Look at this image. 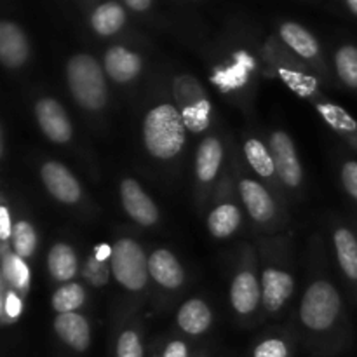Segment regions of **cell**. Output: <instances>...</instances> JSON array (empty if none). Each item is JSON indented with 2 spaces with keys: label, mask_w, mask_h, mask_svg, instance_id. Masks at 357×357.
<instances>
[{
  "label": "cell",
  "mask_w": 357,
  "mask_h": 357,
  "mask_svg": "<svg viewBox=\"0 0 357 357\" xmlns=\"http://www.w3.org/2000/svg\"><path fill=\"white\" fill-rule=\"evenodd\" d=\"M300 324L319 354L337 351L335 328L342 317V298L337 286L328 279H316L305 288L300 302Z\"/></svg>",
  "instance_id": "cell-1"
},
{
  "label": "cell",
  "mask_w": 357,
  "mask_h": 357,
  "mask_svg": "<svg viewBox=\"0 0 357 357\" xmlns=\"http://www.w3.org/2000/svg\"><path fill=\"white\" fill-rule=\"evenodd\" d=\"M187 142V126L176 105L160 103L150 108L143 119V145L157 160L178 157Z\"/></svg>",
  "instance_id": "cell-2"
},
{
  "label": "cell",
  "mask_w": 357,
  "mask_h": 357,
  "mask_svg": "<svg viewBox=\"0 0 357 357\" xmlns=\"http://www.w3.org/2000/svg\"><path fill=\"white\" fill-rule=\"evenodd\" d=\"M66 86L80 108L87 112L103 110L108 101L105 68L94 56L80 52L66 63Z\"/></svg>",
  "instance_id": "cell-3"
},
{
  "label": "cell",
  "mask_w": 357,
  "mask_h": 357,
  "mask_svg": "<svg viewBox=\"0 0 357 357\" xmlns=\"http://www.w3.org/2000/svg\"><path fill=\"white\" fill-rule=\"evenodd\" d=\"M112 275L124 289L138 293L145 289L150 279L149 257L142 244L131 237H122L115 241L110 250Z\"/></svg>",
  "instance_id": "cell-4"
},
{
  "label": "cell",
  "mask_w": 357,
  "mask_h": 357,
  "mask_svg": "<svg viewBox=\"0 0 357 357\" xmlns=\"http://www.w3.org/2000/svg\"><path fill=\"white\" fill-rule=\"evenodd\" d=\"M173 96L187 131L204 132L211 122V101L199 80L192 75H178L173 80Z\"/></svg>",
  "instance_id": "cell-5"
},
{
  "label": "cell",
  "mask_w": 357,
  "mask_h": 357,
  "mask_svg": "<svg viewBox=\"0 0 357 357\" xmlns=\"http://www.w3.org/2000/svg\"><path fill=\"white\" fill-rule=\"evenodd\" d=\"M268 149L274 157L279 180L288 188H298L303 181V169L291 136L284 131H274L268 138Z\"/></svg>",
  "instance_id": "cell-6"
},
{
  "label": "cell",
  "mask_w": 357,
  "mask_h": 357,
  "mask_svg": "<svg viewBox=\"0 0 357 357\" xmlns=\"http://www.w3.org/2000/svg\"><path fill=\"white\" fill-rule=\"evenodd\" d=\"M40 180L52 199L73 206L82 199V187L72 171L58 160H47L40 166Z\"/></svg>",
  "instance_id": "cell-7"
},
{
  "label": "cell",
  "mask_w": 357,
  "mask_h": 357,
  "mask_svg": "<svg viewBox=\"0 0 357 357\" xmlns=\"http://www.w3.org/2000/svg\"><path fill=\"white\" fill-rule=\"evenodd\" d=\"M35 119L45 138L52 143H68L73 136L72 121L59 101L54 98H40L35 103Z\"/></svg>",
  "instance_id": "cell-8"
},
{
  "label": "cell",
  "mask_w": 357,
  "mask_h": 357,
  "mask_svg": "<svg viewBox=\"0 0 357 357\" xmlns=\"http://www.w3.org/2000/svg\"><path fill=\"white\" fill-rule=\"evenodd\" d=\"M56 338L68 349L72 354L82 356L89 351L93 342V331L86 316L79 312L56 314L52 323Z\"/></svg>",
  "instance_id": "cell-9"
},
{
  "label": "cell",
  "mask_w": 357,
  "mask_h": 357,
  "mask_svg": "<svg viewBox=\"0 0 357 357\" xmlns=\"http://www.w3.org/2000/svg\"><path fill=\"white\" fill-rule=\"evenodd\" d=\"M121 202L129 218L139 227H153L159 222V209L135 178L121 181Z\"/></svg>",
  "instance_id": "cell-10"
},
{
  "label": "cell",
  "mask_w": 357,
  "mask_h": 357,
  "mask_svg": "<svg viewBox=\"0 0 357 357\" xmlns=\"http://www.w3.org/2000/svg\"><path fill=\"white\" fill-rule=\"evenodd\" d=\"M230 303L239 317H250L261 303V279L251 267L241 268L230 286Z\"/></svg>",
  "instance_id": "cell-11"
},
{
  "label": "cell",
  "mask_w": 357,
  "mask_h": 357,
  "mask_svg": "<svg viewBox=\"0 0 357 357\" xmlns=\"http://www.w3.org/2000/svg\"><path fill=\"white\" fill-rule=\"evenodd\" d=\"M260 279L261 305L268 314H278L295 293V278L284 268L265 267Z\"/></svg>",
  "instance_id": "cell-12"
},
{
  "label": "cell",
  "mask_w": 357,
  "mask_h": 357,
  "mask_svg": "<svg viewBox=\"0 0 357 357\" xmlns=\"http://www.w3.org/2000/svg\"><path fill=\"white\" fill-rule=\"evenodd\" d=\"M239 194L248 215H250L255 222L264 225V223H268L274 220L275 213H278L275 201L271 195V192H268L260 181L243 178V180L239 181Z\"/></svg>",
  "instance_id": "cell-13"
},
{
  "label": "cell",
  "mask_w": 357,
  "mask_h": 357,
  "mask_svg": "<svg viewBox=\"0 0 357 357\" xmlns=\"http://www.w3.org/2000/svg\"><path fill=\"white\" fill-rule=\"evenodd\" d=\"M105 73L117 84H129L142 73L143 61L138 52L124 47V45H112L105 52L103 59Z\"/></svg>",
  "instance_id": "cell-14"
},
{
  "label": "cell",
  "mask_w": 357,
  "mask_h": 357,
  "mask_svg": "<svg viewBox=\"0 0 357 357\" xmlns=\"http://www.w3.org/2000/svg\"><path fill=\"white\" fill-rule=\"evenodd\" d=\"M30 47L24 31L13 21H2L0 24V61L6 68H21L28 61Z\"/></svg>",
  "instance_id": "cell-15"
},
{
  "label": "cell",
  "mask_w": 357,
  "mask_h": 357,
  "mask_svg": "<svg viewBox=\"0 0 357 357\" xmlns=\"http://www.w3.org/2000/svg\"><path fill=\"white\" fill-rule=\"evenodd\" d=\"M150 279L164 289H178L185 282L183 265L166 248H159L149 257Z\"/></svg>",
  "instance_id": "cell-16"
},
{
  "label": "cell",
  "mask_w": 357,
  "mask_h": 357,
  "mask_svg": "<svg viewBox=\"0 0 357 357\" xmlns=\"http://www.w3.org/2000/svg\"><path fill=\"white\" fill-rule=\"evenodd\" d=\"M223 155H225V150L218 136H208L202 139L197 149V155H195V176L199 183L211 185L216 180L222 169Z\"/></svg>",
  "instance_id": "cell-17"
},
{
  "label": "cell",
  "mask_w": 357,
  "mask_h": 357,
  "mask_svg": "<svg viewBox=\"0 0 357 357\" xmlns=\"http://www.w3.org/2000/svg\"><path fill=\"white\" fill-rule=\"evenodd\" d=\"M176 324L188 337H201L211 328L213 312L201 298L187 300L176 312Z\"/></svg>",
  "instance_id": "cell-18"
},
{
  "label": "cell",
  "mask_w": 357,
  "mask_h": 357,
  "mask_svg": "<svg viewBox=\"0 0 357 357\" xmlns=\"http://www.w3.org/2000/svg\"><path fill=\"white\" fill-rule=\"evenodd\" d=\"M47 271L49 275L56 282H70L79 272V258L75 250L68 243L52 244L47 255Z\"/></svg>",
  "instance_id": "cell-19"
},
{
  "label": "cell",
  "mask_w": 357,
  "mask_h": 357,
  "mask_svg": "<svg viewBox=\"0 0 357 357\" xmlns=\"http://www.w3.org/2000/svg\"><path fill=\"white\" fill-rule=\"evenodd\" d=\"M333 246L338 265L345 278L357 282V237L347 227H337L333 230Z\"/></svg>",
  "instance_id": "cell-20"
},
{
  "label": "cell",
  "mask_w": 357,
  "mask_h": 357,
  "mask_svg": "<svg viewBox=\"0 0 357 357\" xmlns=\"http://www.w3.org/2000/svg\"><path fill=\"white\" fill-rule=\"evenodd\" d=\"M243 216H241V209L232 202H225V204H218L211 213L208 215L206 225H208L209 234L216 239H229L230 236L237 232L241 227Z\"/></svg>",
  "instance_id": "cell-21"
},
{
  "label": "cell",
  "mask_w": 357,
  "mask_h": 357,
  "mask_svg": "<svg viewBox=\"0 0 357 357\" xmlns=\"http://www.w3.org/2000/svg\"><path fill=\"white\" fill-rule=\"evenodd\" d=\"M281 38L289 49L305 59H314L319 56V44L309 30L296 23H284L279 30Z\"/></svg>",
  "instance_id": "cell-22"
},
{
  "label": "cell",
  "mask_w": 357,
  "mask_h": 357,
  "mask_svg": "<svg viewBox=\"0 0 357 357\" xmlns=\"http://www.w3.org/2000/svg\"><path fill=\"white\" fill-rule=\"evenodd\" d=\"M93 30L101 37L115 35L126 24V10L117 2H105L94 9L91 16Z\"/></svg>",
  "instance_id": "cell-23"
},
{
  "label": "cell",
  "mask_w": 357,
  "mask_h": 357,
  "mask_svg": "<svg viewBox=\"0 0 357 357\" xmlns=\"http://www.w3.org/2000/svg\"><path fill=\"white\" fill-rule=\"evenodd\" d=\"M244 157H246L248 164L251 169L261 178H274L278 176L275 173V164L274 157H272L271 149L265 146L264 142L258 138H248L244 142Z\"/></svg>",
  "instance_id": "cell-24"
},
{
  "label": "cell",
  "mask_w": 357,
  "mask_h": 357,
  "mask_svg": "<svg viewBox=\"0 0 357 357\" xmlns=\"http://www.w3.org/2000/svg\"><path fill=\"white\" fill-rule=\"evenodd\" d=\"M86 298L87 295L84 286L75 281H70V282H65L63 286H59V288L52 293L51 305L56 314L77 312L80 307H84Z\"/></svg>",
  "instance_id": "cell-25"
},
{
  "label": "cell",
  "mask_w": 357,
  "mask_h": 357,
  "mask_svg": "<svg viewBox=\"0 0 357 357\" xmlns=\"http://www.w3.org/2000/svg\"><path fill=\"white\" fill-rule=\"evenodd\" d=\"M10 244H13V253L23 260L33 257L38 246V236L35 227L28 220H20L14 223Z\"/></svg>",
  "instance_id": "cell-26"
},
{
  "label": "cell",
  "mask_w": 357,
  "mask_h": 357,
  "mask_svg": "<svg viewBox=\"0 0 357 357\" xmlns=\"http://www.w3.org/2000/svg\"><path fill=\"white\" fill-rule=\"evenodd\" d=\"M335 68L342 82L351 89H357V47L342 45L335 54Z\"/></svg>",
  "instance_id": "cell-27"
},
{
  "label": "cell",
  "mask_w": 357,
  "mask_h": 357,
  "mask_svg": "<svg viewBox=\"0 0 357 357\" xmlns=\"http://www.w3.org/2000/svg\"><path fill=\"white\" fill-rule=\"evenodd\" d=\"M114 357H145V344L139 330L128 326L117 335Z\"/></svg>",
  "instance_id": "cell-28"
},
{
  "label": "cell",
  "mask_w": 357,
  "mask_h": 357,
  "mask_svg": "<svg viewBox=\"0 0 357 357\" xmlns=\"http://www.w3.org/2000/svg\"><path fill=\"white\" fill-rule=\"evenodd\" d=\"M3 278L9 279L14 288L26 291L28 286H30V268L26 267L23 258H20L17 255L13 253L10 257L6 255V258H3Z\"/></svg>",
  "instance_id": "cell-29"
},
{
  "label": "cell",
  "mask_w": 357,
  "mask_h": 357,
  "mask_svg": "<svg viewBox=\"0 0 357 357\" xmlns=\"http://www.w3.org/2000/svg\"><path fill=\"white\" fill-rule=\"evenodd\" d=\"M291 342L282 337H267L257 342L251 351V357H291Z\"/></svg>",
  "instance_id": "cell-30"
},
{
  "label": "cell",
  "mask_w": 357,
  "mask_h": 357,
  "mask_svg": "<svg viewBox=\"0 0 357 357\" xmlns=\"http://www.w3.org/2000/svg\"><path fill=\"white\" fill-rule=\"evenodd\" d=\"M340 178H342V185H344L345 192H347V194L357 202V162L356 160H347V162H344Z\"/></svg>",
  "instance_id": "cell-31"
},
{
  "label": "cell",
  "mask_w": 357,
  "mask_h": 357,
  "mask_svg": "<svg viewBox=\"0 0 357 357\" xmlns=\"http://www.w3.org/2000/svg\"><path fill=\"white\" fill-rule=\"evenodd\" d=\"M159 357H190V349H188L187 342L174 338L164 345L162 352Z\"/></svg>",
  "instance_id": "cell-32"
},
{
  "label": "cell",
  "mask_w": 357,
  "mask_h": 357,
  "mask_svg": "<svg viewBox=\"0 0 357 357\" xmlns=\"http://www.w3.org/2000/svg\"><path fill=\"white\" fill-rule=\"evenodd\" d=\"M13 223H10V215L7 206H2L0 208V236H2L3 241L10 239L13 236Z\"/></svg>",
  "instance_id": "cell-33"
},
{
  "label": "cell",
  "mask_w": 357,
  "mask_h": 357,
  "mask_svg": "<svg viewBox=\"0 0 357 357\" xmlns=\"http://www.w3.org/2000/svg\"><path fill=\"white\" fill-rule=\"evenodd\" d=\"M3 303H6V312H7V316H9L10 319H16L17 314L21 312V302H20V298H17V296H14V295H9L6 300H3Z\"/></svg>",
  "instance_id": "cell-34"
},
{
  "label": "cell",
  "mask_w": 357,
  "mask_h": 357,
  "mask_svg": "<svg viewBox=\"0 0 357 357\" xmlns=\"http://www.w3.org/2000/svg\"><path fill=\"white\" fill-rule=\"evenodd\" d=\"M124 2L135 10H146L150 7V3H152V0H124Z\"/></svg>",
  "instance_id": "cell-35"
},
{
  "label": "cell",
  "mask_w": 357,
  "mask_h": 357,
  "mask_svg": "<svg viewBox=\"0 0 357 357\" xmlns=\"http://www.w3.org/2000/svg\"><path fill=\"white\" fill-rule=\"evenodd\" d=\"M347 6H349V9H351L352 13L357 16V0H347Z\"/></svg>",
  "instance_id": "cell-36"
},
{
  "label": "cell",
  "mask_w": 357,
  "mask_h": 357,
  "mask_svg": "<svg viewBox=\"0 0 357 357\" xmlns=\"http://www.w3.org/2000/svg\"><path fill=\"white\" fill-rule=\"evenodd\" d=\"M197 357H209V356H197Z\"/></svg>",
  "instance_id": "cell-37"
}]
</instances>
